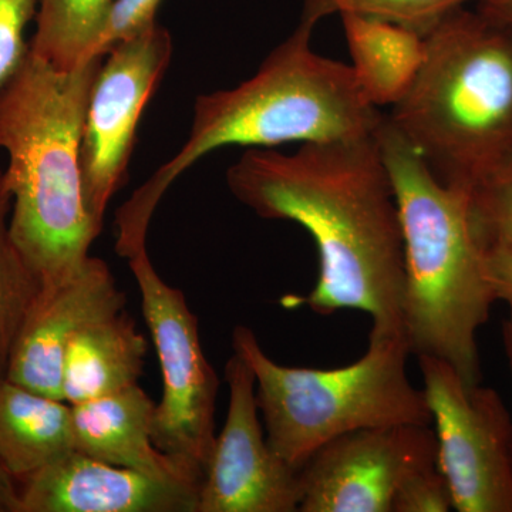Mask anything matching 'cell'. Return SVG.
<instances>
[{"instance_id": "1", "label": "cell", "mask_w": 512, "mask_h": 512, "mask_svg": "<svg viewBox=\"0 0 512 512\" xmlns=\"http://www.w3.org/2000/svg\"><path fill=\"white\" fill-rule=\"evenodd\" d=\"M227 185L258 217L295 222L313 238L318 279L293 306L322 316L352 309L370 316V333H404L402 222L377 134L292 154L248 148Z\"/></svg>"}, {"instance_id": "2", "label": "cell", "mask_w": 512, "mask_h": 512, "mask_svg": "<svg viewBox=\"0 0 512 512\" xmlns=\"http://www.w3.org/2000/svg\"><path fill=\"white\" fill-rule=\"evenodd\" d=\"M315 28L301 19L254 76L232 89L195 99L184 146L117 212L116 251L121 258L147 247L148 225L164 192L212 151L376 136L384 114L366 99L350 64L313 50Z\"/></svg>"}, {"instance_id": "3", "label": "cell", "mask_w": 512, "mask_h": 512, "mask_svg": "<svg viewBox=\"0 0 512 512\" xmlns=\"http://www.w3.org/2000/svg\"><path fill=\"white\" fill-rule=\"evenodd\" d=\"M103 57L59 70L29 46L0 90V187L12 197L9 231L40 291L72 279L101 229L84 201L80 144L87 101Z\"/></svg>"}, {"instance_id": "4", "label": "cell", "mask_w": 512, "mask_h": 512, "mask_svg": "<svg viewBox=\"0 0 512 512\" xmlns=\"http://www.w3.org/2000/svg\"><path fill=\"white\" fill-rule=\"evenodd\" d=\"M377 143L402 222L403 322L410 352L443 360L467 383H481L478 330L497 301L467 192L441 183L386 114Z\"/></svg>"}, {"instance_id": "5", "label": "cell", "mask_w": 512, "mask_h": 512, "mask_svg": "<svg viewBox=\"0 0 512 512\" xmlns=\"http://www.w3.org/2000/svg\"><path fill=\"white\" fill-rule=\"evenodd\" d=\"M387 120L441 183L468 191L512 146V26L461 8L426 33Z\"/></svg>"}, {"instance_id": "6", "label": "cell", "mask_w": 512, "mask_h": 512, "mask_svg": "<svg viewBox=\"0 0 512 512\" xmlns=\"http://www.w3.org/2000/svg\"><path fill=\"white\" fill-rule=\"evenodd\" d=\"M232 348L255 376L266 440L286 464L301 470L318 448L346 433L400 424H427L423 389L407 377L412 355L406 335H369L357 362L338 369L274 362L247 326H235Z\"/></svg>"}, {"instance_id": "7", "label": "cell", "mask_w": 512, "mask_h": 512, "mask_svg": "<svg viewBox=\"0 0 512 512\" xmlns=\"http://www.w3.org/2000/svg\"><path fill=\"white\" fill-rule=\"evenodd\" d=\"M128 265L140 289L163 376V399L154 412V443L202 483L217 439L220 379L202 350L198 319L184 293L158 275L147 248L128 258Z\"/></svg>"}, {"instance_id": "8", "label": "cell", "mask_w": 512, "mask_h": 512, "mask_svg": "<svg viewBox=\"0 0 512 512\" xmlns=\"http://www.w3.org/2000/svg\"><path fill=\"white\" fill-rule=\"evenodd\" d=\"M437 461L458 512H512V416L500 394L419 356Z\"/></svg>"}, {"instance_id": "9", "label": "cell", "mask_w": 512, "mask_h": 512, "mask_svg": "<svg viewBox=\"0 0 512 512\" xmlns=\"http://www.w3.org/2000/svg\"><path fill=\"white\" fill-rule=\"evenodd\" d=\"M160 25L114 46L101 60L87 101L80 164L87 210L103 229L111 198L126 183L141 114L173 57Z\"/></svg>"}, {"instance_id": "10", "label": "cell", "mask_w": 512, "mask_h": 512, "mask_svg": "<svg viewBox=\"0 0 512 512\" xmlns=\"http://www.w3.org/2000/svg\"><path fill=\"white\" fill-rule=\"evenodd\" d=\"M439 463L433 427L400 424L343 434L299 470L301 512H392L407 477Z\"/></svg>"}, {"instance_id": "11", "label": "cell", "mask_w": 512, "mask_h": 512, "mask_svg": "<svg viewBox=\"0 0 512 512\" xmlns=\"http://www.w3.org/2000/svg\"><path fill=\"white\" fill-rule=\"evenodd\" d=\"M227 419L198 495L197 512L299 511V471L272 450L262 431L255 376L234 353L225 365Z\"/></svg>"}, {"instance_id": "12", "label": "cell", "mask_w": 512, "mask_h": 512, "mask_svg": "<svg viewBox=\"0 0 512 512\" xmlns=\"http://www.w3.org/2000/svg\"><path fill=\"white\" fill-rule=\"evenodd\" d=\"M126 303L109 265L92 256L72 279L40 291L13 349L6 379L64 400L63 362L70 340L90 323L124 311Z\"/></svg>"}, {"instance_id": "13", "label": "cell", "mask_w": 512, "mask_h": 512, "mask_svg": "<svg viewBox=\"0 0 512 512\" xmlns=\"http://www.w3.org/2000/svg\"><path fill=\"white\" fill-rule=\"evenodd\" d=\"M200 487L73 451L19 484L20 512H197Z\"/></svg>"}, {"instance_id": "14", "label": "cell", "mask_w": 512, "mask_h": 512, "mask_svg": "<svg viewBox=\"0 0 512 512\" xmlns=\"http://www.w3.org/2000/svg\"><path fill=\"white\" fill-rule=\"evenodd\" d=\"M156 404L138 384L72 406L76 451L111 466L161 480L201 485L153 440Z\"/></svg>"}, {"instance_id": "15", "label": "cell", "mask_w": 512, "mask_h": 512, "mask_svg": "<svg viewBox=\"0 0 512 512\" xmlns=\"http://www.w3.org/2000/svg\"><path fill=\"white\" fill-rule=\"evenodd\" d=\"M147 350L146 338L126 311L90 323L67 346L64 400L76 406L136 386Z\"/></svg>"}, {"instance_id": "16", "label": "cell", "mask_w": 512, "mask_h": 512, "mask_svg": "<svg viewBox=\"0 0 512 512\" xmlns=\"http://www.w3.org/2000/svg\"><path fill=\"white\" fill-rule=\"evenodd\" d=\"M73 451L72 404L0 380V464L16 483Z\"/></svg>"}, {"instance_id": "17", "label": "cell", "mask_w": 512, "mask_h": 512, "mask_svg": "<svg viewBox=\"0 0 512 512\" xmlns=\"http://www.w3.org/2000/svg\"><path fill=\"white\" fill-rule=\"evenodd\" d=\"M339 18L360 90L377 109H392L406 96L419 73L426 35L369 16L345 13Z\"/></svg>"}, {"instance_id": "18", "label": "cell", "mask_w": 512, "mask_h": 512, "mask_svg": "<svg viewBox=\"0 0 512 512\" xmlns=\"http://www.w3.org/2000/svg\"><path fill=\"white\" fill-rule=\"evenodd\" d=\"M113 0H39L32 52L59 70L90 62Z\"/></svg>"}, {"instance_id": "19", "label": "cell", "mask_w": 512, "mask_h": 512, "mask_svg": "<svg viewBox=\"0 0 512 512\" xmlns=\"http://www.w3.org/2000/svg\"><path fill=\"white\" fill-rule=\"evenodd\" d=\"M10 210L12 197L0 187V380L8 375L13 349L42 289L10 235Z\"/></svg>"}, {"instance_id": "20", "label": "cell", "mask_w": 512, "mask_h": 512, "mask_svg": "<svg viewBox=\"0 0 512 512\" xmlns=\"http://www.w3.org/2000/svg\"><path fill=\"white\" fill-rule=\"evenodd\" d=\"M302 20L318 25L329 16H369L407 26L417 32L429 33L440 20L454 10L467 8L480 0H301Z\"/></svg>"}, {"instance_id": "21", "label": "cell", "mask_w": 512, "mask_h": 512, "mask_svg": "<svg viewBox=\"0 0 512 512\" xmlns=\"http://www.w3.org/2000/svg\"><path fill=\"white\" fill-rule=\"evenodd\" d=\"M467 195L471 225L481 247L512 245V146Z\"/></svg>"}, {"instance_id": "22", "label": "cell", "mask_w": 512, "mask_h": 512, "mask_svg": "<svg viewBox=\"0 0 512 512\" xmlns=\"http://www.w3.org/2000/svg\"><path fill=\"white\" fill-rule=\"evenodd\" d=\"M163 0H113L94 43L92 59L104 57L114 46L153 29Z\"/></svg>"}, {"instance_id": "23", "label": "cell", "mask_w": 512, "mask_h": 512, "mask_svg": "<svg viewBox=\"0 0 512 512\" xmlns=\"http://www.w3.org/2000/svg\"><path fill=\"white\" fill-rule=\"evenodd\" d=\"M37 8L39 0H0V90L28 56L25 30L36 18Z\"/></svg>"}, {"instance_id": "24", "label": "cell", "mask_w": 512, "mask_h": 512, "mask_svg": "<svg viewBox=\"0 0 512 512\" xmlns=\"http://www.w3.org/2000/svg\"><path fill=\"white\" fill-rule=\"evenodd\" d=\"M453 510L450 488L439 463L407 477L394 495L392 512H448Z\"/></svg>"}, {"instance_id": "25", "label": "cell", "mask_w": 512, "mask_h": 512, "mask_svg": "<svg viewBox=\"0 0 512 512\" xmlns=\"http://www.w3.org/2000/svg\"><path fill=\"white\" fill-rule=\"evenodd\" d=\"M483 262L495 301H504L512 308V245H484Z\"/></svg>"}, {"instance_id": "26", "label": "cell", "mask_w": 512, "mask_h": 512, "mask_svg": "<svg viewBox=\"0 0 512 512\" xmlns=\"http://www.w3.org/2000/svg\"><path fill=\"white\" fill-rule=\"evenodd\" d=\"M0 512H20L19 484L0 464Z\"/></svg>"}, {"instance_id": "27", "label": "cell", "mask_w": 512, "mask_h": 512, "mask_svg": "<svg viewBox=\"0 0 512 512\" xmlns=\"http://www.w3.org/2000/svg\"><path fill=\"white\" fill-rule=\"evenodd\" d=\"M476 9L488 18L512 26V0H480Z\"/></svg>"}, {"instance_id": "28", "label": "cell", "mask_w": 512, "mask_h": 512, "mask_svg": "<svg viewBox=\"0 0 512 512\" xmlns=\"http://www.w3.org/2000/svg\"><path fill=\"white\" fill-rule=\"evenodd\" d=\"M503 345L512 376V308H510V313H508L507 319L503 323Z\"/></svg>"}, {"instance_id": "29", "label": "cell", "mask_w": 512, "mask_h": 512, "mask_svg": "<svg viewBox=\"0 0 512 512\" xmlns=\"http://www.w3.org/2000/svg\"><path fill=\"white\" fill-rule=\"evenodd\" d=\"M3 170L0 168V178H2Z\"/></svg>"}]
</instances>
